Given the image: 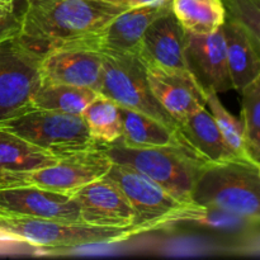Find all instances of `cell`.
Returning <instances> with one entry per match:
<instances>
[{"mask_svg":"<svg viewBox=\"0 0 260 260\" xmlns=\"http://www.w3.org/2000/svg\"><path fill=\"white\" fill-rule=\"evenodd\" d=\"M98 91L83 86L42 83L32 102V108L51 109L69 114H79L94 101Z\"/></svg>","mask_w":260,"mask_h":260,"instance_id":"24","label":"cell"},{"mask_svg":"<svg viewBox=\"0 0 260 260\" xmlns=\"http://www.w3.org/2000/svg\"><path fill=\"white\" fill-rule=\"evenodd\" d=\"M112 164L103 147L98 145L88 150L61 155L52 165L5 175L0 178V188L35 187L73 194L83 185L104 177Z\"/></svg>","mask_w":260,"mask_h":260,"instance_id":"7","label":"cell"},{"mask_svg":"<svg viewBox=\"0 0 260 260\" xmlns=\"http://www.w3.org/2000/svg\"><path fill=\"white\" fill-rule=\"evenodd\" d=\"M144 63L152 94L177 124L185 117L206 108L207 93L188 69Z\"/></svg>","mask_w":260,"mask_h":260,"instance_id":"11","label":"cell"},{"mask_svg":"<svg viewBox=\"0 0 260 260\" xmlns=\"http://www.w3.org/2000/svg\"><path fill=\"white\" fill-rule=\"evenodd\" d=\"M89 135L96 145H109L122 137V117L119 106L99 93L81 113Z\"/></svg>","mask_w":260,"mask_h":260,"instance_id":"23","label":"cell"},{"mask_svg":"<svg viewBox=\"0 0 260 260\" xmlns=\"http://www.w3.org/2000/svg\"><path fill=\"white\" fill-rule=\"evenodd\" d=\"M187 225L193 228L207 229L218 233H241L254 228L258 223L245 220L243 217L210 207L198 205L196 202L183 203L180 207L173 211L159 221L157 229H169L175 226Z\"/></svg>","mask_w":260,"mask_h":260,"instance_id":"19","label":"cell"},{"mask_svg":"<svg viewBox=\"0 0 260 260\" xmlns=\"http://www.w3.org/2000/svg\"><path fill=\"white\" fill-rule=\"evenodd\" d=\"M259 173H260V167H259Z\"/></svg>","mask_w":260,"mask_h":260,"instance_id":"33","label":"cell"},{"mask_svg":"<svg viewBox=\"0 0 260 260\" xmlns=\"http://www.w3.org/2000/svg\"><path fill=\"white\" fill-rule=\"evenodd\" d=\"M42 83L65 84L101 90L103 53L86 47H63L43 53L40 65Z\"/></svg>","mask_w":260,"mask_h":260,"instance_id":"13","label":"cell"},{"mask_svg":"<svg viewBox=\"0 0 260 260\" xmlns=\"http://www.w3.org/2000/svg\"><path fill=\"white\" fill-rule=\"evenodd\" d=\"M172 12L183 29L193 35H210L223 25L222 0H172Z\"/></svg>","mask_w":260,"mask_h":260,"instance_id":"22","label":"cell"},{"mask_svg":"<svg viewBox=\"0 0 260 260\" xmlns=\"http://www.w3.org/2000/svg\"><path fill=\"white\" fill-rule=\"evenodd\" d=\"M229 19L238 23L260 51V0H222Z\"/></svg>","mask_w":260,"mask_h":260,"instance_id":"27","label":"cell"},{"mask_svg":"<svg viewBox=\"0 0 260 260\" xmlns=\"http://www.w3.org/2000/svg\"><path fill=\"white\" fill-rule=\"evenodd\" d=\"M14 244H22L18 238L12 234L7 233L5 230L0 229V245H14Z\"/></svg>","mask_w":260,"mask_h":260,"instance_id":"30","label":"cell"},{"mask_svg":"<svg viewBox=\"0 0 260 260\" xmlns=\"http://www.w3.org/2000/svg\"><path fill=\"white\" fill-rule=\"evenodd\" d=\"M80 222L102 228H128L135 223L131 203L107 175L83 185L73 193Z\"/></svg>","mask_w":260,"mask_h":260,"instance_id":"12","label":"cell"},{"mask_svg":"<svg viewBox=\"0 0 260 260\" xmlns=\"http://www.w3.org/2000/svg\"><path fill=\"white\" fill-rule=\"evenodd\" d=\"M0 4H4V5H14V0H0Z\"/></svg>","mask_w":260,"mask_h":260,"instance_id":"32","label":"cell"},{"mask_svg":"<svg viewBox=\"0 0 260 260\" xmlns=\"http://www.w3.org/2000/svg\"><path fill=\"white\" fill-rule=\"evenodd\" d=\"M0 129L17 135L56 156L98 146L89 135L83 117L51 109H27L0 122Z\"/></svg>","mask_w":260,"mask_h":260,"instance_id":"5","label":"cell"},{"mask_svg":"<svg viewBox=\"0 0 260 260\" xmlns=\"http://www.w3.org/2000/svg\"><path fill=\"white\" fill-rule=\"evenodd\" d=\"M0 213L38 220L80 222L79 207L73 194L35 187L0 188Z\"/></svg>","mask_w":260,"mask_h":260,"instance_id":"14","label":"cell"},{"mask_svg":"<svg viewBox=\"0 0 260 260\" xmlns=\"http://www.w3.org/2000/svg\"><path fill=\"white\" fill-rule=\"evenodd\" d=\"M233 86L239 93L260 78V51L248 33L226 18L222 25Z\"/></svg>","mask_w":260,"mask_h":260,"instance_id":"18","label":"cell"},{"mask_svg":"<svg viewBox=\"0 0 260 260\" xmlns=\"http://www.w3.org/2000/svg\"><path fill=\"white\" fill-rule=\"evenodd\" d=\"M260 165L244 161L208 165L192 201L260 223Z\"/></svg>","mask_w":260,"mask_h":260,"instance_id":"4","label":"cell"},{"mask_svg":"<svg viewBox=\"0 0 260 260\" xmlns=\"http://www.w3.org/2000/svg\"><path fill=\"white\" fill-rule=\"evenodd\" d=\"M42 56L23 41L19 30L0 40V122L32 108L42 84Z\"/></svg>","mask_w":260,"mask_h":260,"instance_id":"6","label":"cell"},{"mask_svg":"<svg viewBox=\"0 0 260 260\" xmlns=\"http://www.w3.org/2000/svg\"><path fill=\"white\" fill-rule=\"evenodd\" d=\"M106 175L131 203L136 215L134 225L142 226L146 233L159 230V221L183 205L154 180L131 167L113 162Z\"/></svg>","mask_w":260,"mask_h":260,"instance_id":"9","label":"cell"},{"mask_svg":"<svg viewBox=\"0 0 260 260\" xmlns=\"http://www.w3.org/2000/svg\"><path fill=\"white\" fill-rule=\"evenodd\" d=\"M172 12V0L129 8L114 17L88 48L101 53H139L142 36L150 24Z\"/></svg>","mask_w":260,"mask_h":260,"instance_id":"15","label":"cell"},{"mask_svg":"<svg viewBox=\"0 0 260 260\" xmlns=\"http://www.w3.org/2000/svg\"><path fill=\"white\" fill-rule=\"evenodd\" d=\"M240 94L246 149L253 161L260 165V78L249 84Z\"/></svg>","mask_w":260,"mask_h":260,"instance_id":"26","label":"cell"},{"mask_svg":"<svg viewBox=\"0 0 260 260\" xmlns=\"http://www.w3.org/2000/svg\"><path fill=\"white\" fill-rule=\"evenodd\" d=\"M184 58L187 69L206 93L234 89L222 27L210 35L185 32Z\"/></svg>","mask_w":260,"mask_h":260,"instance_id":"10","label":"cell"},{"mask_svg":"<svg viewBox=\"0 0 260 260\" xmlns=\"http://www.w3.org/2000/svg\"><path fill=\"white\" fill-rule=\"evenodd\" d=\"M116 164L134 168L182 203L193 202V192L208 167L185 145L131 149L119 141L101 145Z\"/></svg>","mask_w":260,"mask_h":260,"instance_id":"2","label":"cell"},{"mask_svg":"<svg viewBox=\"0 0 260 260\" xmlns=\"http://www.w3.org/2000/svg\"><path fill=\"white\" fill-rule=\"evenodd\" d=\"M107 2L113 3V4L124 8V9H129V8H137V7H145V5L159 4V3L168 2V0H107Z\"/></svg>","mask_w":260,"mask_h":260,"instance_id":"29","label":"cell"},{"mask_svg":"<svg viewBox=\"0 0 260 260\" xmlns=\"http://www.w3.org/2000/svg\"><path fill=\"white\" fill-rule=\"evenodd\" d=\"M58 156L0 129V178L55 164Z\"/></svg>","mask_w":260,"mask_h":260,"instance_id":"21","label":"cell"},{"mask_svg":"<svg viewBox=\"0 0 260 260\" xmlns=\"http://www.w3.org/2000/svg\"><path fill=\"white\" fill-rule=\"evenodd\" d=\"M99 93L111 98L119 107L141 112L172 128H178L174 118L152 94L146 66L136 53H103Z\"/></svg>","mask_w":260,"mask_h":260,"instance_id":"8","label":"cell"},{"mask_svg":"<svg viewBox=\"0 0 260 260\" xmlns=\"http://www.w3.org/2000/svg\"><path fill=\"white\" fill-rule=\"evenodd\" d=\"M0 229L18 238L22 244L48 251L70 250L91 245H109L146 233L142 226L102 228L83 222L17 217L0 213Z\"/></svg>","mask_w":260,"mask_h":260,"instance_id":"3","label":"cell"},{"mask_svg":"<svg viewBox=\"0 0 260 260\" xmlns=\"http://www.w3.org/2000/svg\"><path fill=\"white\" fill-rule=\"evenodd\" d=\"M185 30L173 12L161 15L147 27L139 53L146 63L172 69H187L184 58Z\"/></svg>","mask_w":260,"mask_h":260,"instance_id":"16","label":"cell"},{"mask_svg":"<svg viewBox=\"0 0 260 260\" xmlns=\"http://www.w3.org/2000/svg\"><path fill=\"white\" fill-rule=\"evenodd\" d=\"M122 117V137L118 140L122 145L131 149L184 145L178 129L167 126L162 122L134 111L119 107Z\"/></svg>","mask_w":260,"mask_h":260,"instance_id":"20","label":"cell"},{"mask_svg":"<svg viewBox=\"0 0 260 260\" xmlns=\"http://www.w3.org/2000/svg\"><path fill=\"white\" fill-rule=\"evenodd\" d=\"M17 30H19V19L14 17V13L0 17V40Z\"/></svg>","mask_w":260,"mask_h":260,"instance_id":"28","label":"cell"},{"mask_svg":"<svg viewBox=\"0 0 260 260\" xmlns=\"http://www.w3.org/2000/svg\"><path fill=\"white\" fill-rule=\"evenodd\" d=\"M207 106L210 107L211 114L215 118L216 124L225 139L226 144L235 152L236 156L249 164L258 165L253 161L246 149L243 121L236 118L225 108L216 91H207Z\"/></svg>","mask_w":260,"mask_h":260,"instance_id":"25","label":"cell"},{"mask_svg":"<svg viewBox=\"0 0 260 260\" xmlns=\"http://www.w3.org/2000/svg\"><path fill=\"white\" fill-rule=\"evenodd\" d=\"M123 10L107 0H24L19 36L42 55L63 47L88 48Z\"/></svg>","mask_w":260,"mask_h":260,"instance_id":"1","label":"cell"},{"mask_svg":"<svg viewBox=\"0 0 260 260\" xmlns=\"http://www.w3.org/2000/svg\"><path fill=\"white\" fill-rule=\"evenodd\" d=\"M10 13H14V5L0 4V17H2V15L10 14Z\"/></svg>","mask_w":260,"mask_h":260,"instance_id":"31","label":"cell"},{"mask_svg":"<svg viewBox=\"0 0 260 260\" xmlns=\"http://www.w3.org/2000/svg\"><path fill=\"white\" fill-rule=\"evenodd\" d=\"M177 129L185 146L208 165L243 161L226 144L215 118L206 108L178 122Z\"/></svg>","mask_w":260,"mask_h":260,"instance_id":"17","label":"cell"}]
</instances>
